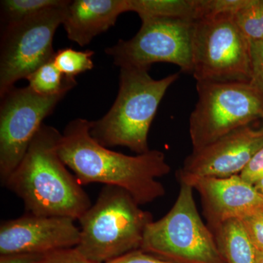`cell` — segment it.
I'll return each mask as SVG.
<instances>
[{
	"instance_id": "1",
	"label": "cell",
	"mask_w": 263,
	"mask_h": 263,
	"mask_svg": "<svg viewBox=\"0 0 263 263\" xmlns=\"http://www.w3.org/2000/svg\"><path fill=\"white\" fill-rule=\"evenodd\" d=\"M90 126L87 119L71 121L58 143L60 158L81 184L101 183L117 186L127 192L140 205L164 196L165 189L157 179L169 174L171 166L163 152L154 149L129 156L114 152L91 136Z\"/></svg>"
},
{
	"instance_id": "2",
	"label": "cell",
	"mask_w": 263,
	"mask_h": 263,
	"mask_svg": "<svg viewBox=\"0 0 263 263\" xmlns=\"http://www.w3.org/2000/svg\"><path fill=\"white\" fill-rule=\"evenodd\" d=\"M61 136L56 128L43 124L5 186L22 199L27 214L79 220L91 200L60 158Z\"/></svg>"
},
{
	"instance_id": "3",
	"label": "cell",
	"mask_w": 263,
	"mask_h": 263,
	"mask_svg": "<svg viewBox=\"0 0 263 263\" xmlns=\"http://www.w3.org/2000/svg\"><path fill=\"white\" fill-rule=\"evenodd\" d=\"M179 72L156 80L148 70L120 68L117 98L108 113L90 122V134L102 146L149 152L148 135L159 105Z\"/></svg>"
},
{
	"instance_id": "4",
	"label": "cell",
	"mask_w": 263,
	"mask_h": 263,
	"mask_svg": "<svg viewBox=\"0 0 263 263\" xmlns=\"http://www.w3.org/2000/svg\"><path fill=\"white\" fill-rule=\"evenodd\" d=\"M79 221L80 240L75 248L93 262L106 263L141 249L154 220L125 190L105 186Z\"/></svg>"
},
{
	"instance_id": "5",
	"label": "cell",
	"mask_w": 263,
	"mask_h": 263,
	"mask_svg": "<svg viewBox=\"0 0 263 263\" xmlns=\"http://www.w3.org/2000/svg\"><path fill=\"white\" fill-rule=\"evenodd\" d=\"M179 182L174 205L147 226L140 249L174 263H226L214 233L200 217L193 188Z\"/></svg>"
},
{
	"instance_id": "6",
	"label": "cell",
	"mask_w": 263,
	"mask_h": 263,
	"mask_svg": "<svg viewBox=\"0 0 263 263\" xmlns=\"http://www.w3.org/2000/svg\"><path fill=\"white\" fill-rule=\"evenodd\" d=\"M198 100L190 117L193 150L255 121L263 122V90L249 82H197Z\"/></svg>"
},
{
	"instance_id": "7",
	"label": "cell",
	"mask_w": 263,
	"mask_h": 263,
	"mask_svg": "<svg viewBox=\"0 0 263 263\" xmlns=\"http://www.w3.org/2000/svg\"><path fill=\"white\" fill-rule=\"evenodd\" d=\"M193 73L197 82L252 81L251 44L233 15L193 22Z\"/></svg>"
},
{
	"instance_id": "8",
	"label": "cell",
	"mask_w": 263,
	"mask_h": 263,
	"mask_svg": "<svg viewBox=\"0 0 263 263\" xmlns=\"http://www.w3.org/2000/svg\"><path fill=\"white\" fill-rule=\"evenodd\" d=\"M65 4L43 10L22 22L6 26L0 53V96L27 79L39 67L53 60V40L62 24Z\"/></svg>"
},
{
	"instance_id": "9",
	"label": "cell",
	"mask_w": 263,
	"mask_h": 263,
	"mask_svg": "<svg viewBox=\"0 0 263 263\" xmlns=\"http://www.w3.org/2000/svg\"><path fill=\"white\" fill-rule=\"evenodd\" d=\"M142 21L141 29L130 40H119L107 54L120 68L149 70L155 63L166 62L193 73V22L155 18Z\"/></svg>"
},
{
	"instance_id": "10",
	"label": "cell",
	"mask_w": 263,
	"mask_h": 263,
	"mask_svg": "<svg viewBox=\"0 0 263 263\" xmlns=\"http://www.w3.org/2000/svg\"><path fill=\"white\" fill-rule=\"evenodd\" d=\"M67 92L41 95L29 86L10 90L0 107V181L5 186L43 122Z\"/></svg>"
},
{
	"instance_id": "11",
	"label": "cell",
	"mask_w": 263,
	"mask_h": 263,
	"mask_svg": "<svg viewBox=\"0 0 263 263\" xmlns=\"http://www.w3.org/2000/svg\"><path fill=\"white\" fill-rule=\"evenodd\" d=\"M75 219L27 214L0 226V254H46L75 248L80 240Z\"/></svg>"
},
{
	"instance_id": "12",
	"label": "cell",
	"mask_w": 263,
	"mask_h": 263,
	"mask_svg": "<svg viewBox=\"0 0 263 263\" xmlns=\"http://www.w3.org/2000/svg\"><path fill=\"white\" fill-rule=\"evenodd\" d=\"M262 146L263 124L259 128L245 126L193 150L177 174L214 178L237 176Z\"/></svg>"
},
{
	"instance_id": "13",
	"label": "cell",
	"mask_w": 263,
	"mask_h": 263,
	"mask_svg": "<svg viewBox=\"0 0 263 263\" xmlns=\"http://www.w3.org/2000/svg\"><path fill=\"white\" fill-rule=\"evenodd\" d=\"M201 199L203 214L210 229L230 219L245 217L263 208V197L239 175L228 178L200 177L177 174Z\"/></svg>"
},
{
	"instance_id": "14",
	"label": "cell",
	"mask_w": 263,
	"mask_h": 263,
	"mask_svg": "<svg viewBox=\"0 0 263 263\" xmlns=\"http://www.w3.org/2000/svg\"><path fill=\"white\" fill-rule=\"evenodd\" d=\"M128 11V0L69 1L62 25L68 39L84 47L114 27L118 17Z\"/></svg>"
},
{
	"instance_id": "15",
	"label": "cell",
	"mask_w": 263,
	"mask_h": 263,
	"mask_svg": "<svg viewBox=\"0 0 263 263\" xmlns=\"http://www.w3.org/2000/svg\"><path fill=\"white\" fill-rule=\"evenodd\" d=\"M226 263H257V250L240 219H230L212 230Z\"/></svg>"
},
{
	"instance_id": "16",
	"label": "cell",
	"mask_w": 263,
	"mask_h": 263,
	"mask_svg": "<svg viewBox=\"0 0 263 263\" xmlns=\"http://www.w3.org/2000/svg\"><path fill=\"white\" fill-rule=\"evenodd\" d=\"M129 11L141 20L163 18L195 22L200 18L198 0H128Z\"/></svg>"
},
{
	"instance_id": "17",
	"label": "cell",
	"mask_w": 263,
	"mask_h": 263,
	"mask_svg": "<svg viewBox=\"0 0 263 263\" xmlns=\"http://www.w3.org/2000/svg\"><path fill=\"white\" fill-rule=\"evenodd\" d=\"M27 80L29 81V87L41 95L68 92L77 84L76 79L62 75L55 66L53 60L39 67Z\"/></svg>"
},
{
	"instance_id": "18",
	"label": "cell",
	"mask_w": 263,
	"mask_h": 263,
	"mask_svg": "<svg viewBox=\"0 0 263 263\" xmlns=\"http://www.w3.org/2000/svg\"><path fill=\"white\" fill-rule=\"evenodd\" d=\"M66 0H3L2 15L6 26L18 23L43 10L65 4Z\"/></svg>"
},
{
	"instance_id": "19",
	"label": "cell",
	"mask_w": 263,
	"mask_h": 263,
	"mask_svg": "<svg viewBox=\"0 0 263 263\" xmlns=\"http://www.w3.org/2000/svg\"><path fill=\"white\" fill-rule=\"evenodd\" d=\"M233 18L249 42L263 41V0H249Z\"/></svg>"
},
{
	"instance_id": "20",
	"label": "cell",
	"mask_w": 263,
	"mask_h": 263,
	"mask_svg": "<svg viewBox=\"0 0 263 263\" xmlns=\"http://www.w3.org/2000/svg\"><path fill=\"white\" fill-rule=\"evenodd\" d=\"M91 50L76 51L71 48H62L55 53L53 62L62 75L68 79H75L76 76L94 67Z\"/></svg>"
},
{
	"instance_id": "21",
	"label": "cell",
	"mask_w": 263,
	"mask_h": 263,
	"mask_svg": "<svg viewBox=\"0 0 263 263\" xmlns=\"http://www.w3.org/2000/svg\"><path fill=\"white\" fill-rule=\"evenodd\" d=\"M249 0H198L200 19L235 15ZM199 19V20H200Z\"/></svg>"
},
{
	"instance_id": "22",
	"label": "cell",
	"mask_w": 263,
	"mask_h": 263,
	"mask_svg": "<svg viewBox=\"0 0 263 263\" xmlns=\"http://www.w3.org/2000/svg\"><path fill=\"white\" fill-rule=\"evenodd\" d=\"M251 241L258 252L263 251V208L240 219Z\"/></svg>"
},
{
	"instance_id": "23",
	"label": "cell",
	"mask_w": 263,
	"mask_h": 263,
	"mask_svg": "<svg viewBox=\"0 0 263 263\" xmlns=\"http://www.w3.org/2000/svg\"><path fill=\"white\" fill-rule=\"evenodd\" d=\"M37 263H97L85 257L76 248L60 249L43 254Z\"/></svg>"
},
{
	"instance_id": "24",
	"label": "cell",
	"mask_w": 263,
	"mask_h": 263,
	"mask_svg": "<svg viewBox=\"0 0 263 263\" xmlns=\"http://www.w3.org/2000/svg\"><path fill=\"white\" fill-rule=\"evenodd\" d=\"M252 82L263 90V41L250 43Z\"/></svg>"
},
{
	"instance_id": "25",
	"label": "cell",
	"mask_w": 263,
	"mask_h": 263,
	"mask_svg": "<svg viewBox=\"0 0 263 263\" xmlns=\"http://www.w3.org/2000/svg\"><path fill=\"white\" fill-rule=\"evenodd\" d=\"M239 176L252 185L263 177V146L251 159Z\"/></svg>"
},
{
	"instance_id": "26",
	"label": "cell",
	"mask_w": 263,
	"mask_h": 263,
	"mask_svg": "<svg viewBox=\"0 0 263 263\" xmlns=\"http://www.w3.org/2000/svg\"><path fill=\"white\" fill-rule=\"evenodd\" d=\"M106 263H174L146 253L141 249L133 251Z\"/></svg>"
},
{
	"instance_id": "27",
	"label": "cell",
	"mask_w": 263,
	"mask_h": 263,
	"mask_svg": "<svg viewBox=\"0 0 263 263\" xmlns=\"http://www.w3.org/2000/svg\"><path fill=\"white\" fill-rule=\"evenodd\" d=\"M43 254H12L1 255L0 263H37Z\"/></svg>"
},
{
	"instance_id": "28",
	"label": "cell",
	"mask_w": 263,
	"mask_h": 263,
	"mask_svg": "<svg viewBox=\"0 0 263 263\" xmlns=\"http://www.w3.org/2000/svg\"><path fill=\"white\" fill-rule=\"evenodd\" d=\"M253 186L257 192L263 197V177L254 183Z\"/></svg>"
},
{
	"instance_id": "29",
	"label": "cell",
	"mask_w": 263,
	"mask_h": 263,
	"mask_svg": "<svg viewBox=\"0 0 263 263\" xmlns=\"http://www.w3.org/2000/svg\"><path fill=\"white\" fill-rule=\"evenodd\" d=\"M257 263H263V251L262 252L257 251Z\"/></svg>"
},
{
	"instance_id": "30",
	"label": "cell",
	"mask_w": 263,
	"mask_h": 263,
	"mask_svg": "<svg viewBox=\"0 0 263 263\" xmlns=\"http://www.w3.org/2000/svg\"></svg>"
}]
</instances>
